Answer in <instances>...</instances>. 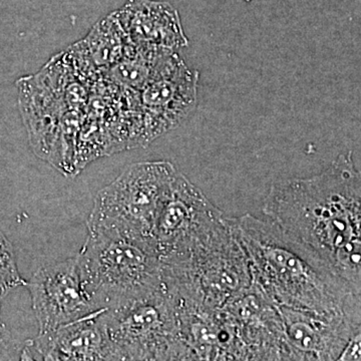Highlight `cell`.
Returning <instances> with one entry per match:
<instances>
[{
  "label": "cell",
  "mask_w": 361,
  "mask_h": 361,
  "mask_svg": "<svg viewBox=\"0 0 361 361\" xmlns=\"http://www.w3.org/2000/svg\"><path fill=\"white\" fill-rule=\"evenodd\" d=\"M317 262L361 293V178L351 152L322 174L271 187L263 207Z\"/></svg>",
  "instance_id": "obj_1"
},
{
  "label": "cell",
  "mask_w": 361,
  "mask_h": 361,
  "mask_svg": "<svg viewBox=\"0 0 361 361\" xmlns=\"http://www.w3.org/2000/svg\"><path fill=\"white\" fill-rule=\"evenodd\" d=\"M254 283L276 306L360 317L361 293L320 264L276 224L250 214L228 219Z\"/></svg>",
  "instance_id": "obj_2"
},
{
  "label": "cell",
  "mask_w": 361,
  "mask_h": 361,
  "mask_svg": "<svg viewBox=\"0 0 361 361\" xmlns=\"http://www.w3.org/2000/svg\"><path fill=\"white\" fill-rule=\"evenodd\" d=\"M75 257L97 308L109 307L163 284L160 257L153 244L144 240L89 232Z\"/></svg>",
  "instance_id": "obj_3"
},
{
  "label": "cell",
  "mask_w": 361,
  "mask_h": 361,
  "mask_svg": "<svg viewBox=\"0 0 361 361\" xmlns=\"http://www.w3.org/2000/svg\"><path fill=\"white\" fill-rule=\"evenodd\" d=\"M104 318L116 360H194L164 280L154 290L104 308Z\"/></svg>",
  "instance_id": "obj_4"
},
{
  "label": "cell",
  "mask_w": 361,
  "mask_h": 361,
  "mask_svg": "<svg viewBox=\"0 0 361 361\" xmlns=\"http://www.w3.org/2000/svg\"><path fill=\"white\" fill-rule=\"evenodd\" d=\"M177 171L166 161H141L126 168L97 194L87 231L125 235L154 245L157 218Z\"/></svg>",
  "instance_id": "obj_5"
},
{
  "label": "cell",
  "mask_w": 361,
  "mask_h": 361,
  "mask_svg": "<svg viewBox=\"0 0 361 361\" xmlns=\"http://www.w3.org/2000/svg\"><path fill=\"white\" fill-rule=\"evenodd\" d=\"M228 229L224 213L177 171L153 230L160 260L185 257L205 248Z\"/></svg>",
  "instance_id": "obj_6"
},
{
  "label": "cell",
  "mask_w": 361,
  "mask_h": 361,
  "mask_svg": "<svg viewBox=\"0 0 361 361\" xmlns=\"http://www.w3.org/2000/svg\"><path fill=\"white\" fill-rule=\"evenodd\" d=\"M198 71L190 70L177 51H169L139 92L149 142L184 122L198 97Z\"/></svg>",
  "instance_id": "obj_7"
},
{
  "label": "cell",
  "mask_w": 361,
  "mask_h": 361,
  "mask_svg": "<svg viewBox=\"0 0 361 361\" xmlns=\"http://www.w3.org/2000/svg\"><path fill=\"white\" fill-rule=\"evenodd\" d=\"M25 286L39 332L75 322L97 308L85 286L77 257L39 268Z\"/></svg>",
  "instance_id": "obj_8"
},
{
  "label": "cell",
  "mask_w": 361,
  "mask_h": 361,
  "mask_svg": "<svg viewBox=\"0 0 361 361\" xmlns=\"http://www.w3.org/2000/svg\"><path fill=\"white\" fill-rule=\"evenodd\" d=\"M292 360H337L360 332V317L276 306Z\"/></svg>",
  "instance_id": "obj_9"
},
{
  "label": "cell",
  "mask_w": 361,
  "mask_h": 361,
  "mask_svg": "<svg viewBox=\"0 0 361 361\" xmlns=\"http://www.w3.org/2000/svg\"><path fill=\"white\" fill-rule=\"evenodd\" d=\"M104 308L58 329L39 332L21 353V360H116L104 318Z\"/></svg>",
  "instance_id": "obj_10"
},
{
  "label": "cell",
  "mask_w": 361,
  "mask_h": 361,
  "mask_svg": "<svg viewBox=\"0 0 361 361\" xmlns=\"http://www.w3.org/2000/svg\"><path fill=\"white\" fill-rule=\"evenodd\" d=\"M114 13L135 45L177 51L189 44L179 13L167 2L128 0L125 6Z\"/></svg>",
  "instance_id": "obj_11"
},
{
  "label": "cell",
  "mask_w": 361,
  "mask_h": 361,
  "mask_svg": "<svg viewBox=\"0 0 361 361\" xmlns=\"http://www.w3.org/2000/svg\"><path fill=\"white\" fill-rule=\"evenodd\" d=\"M130 44L113 13L97 23L77 45L90 59V65L106 71L122 59Z\"/></svg>",
  "instance_id": "obj_12"
},
{
  "label": "cell",
  "mask_w": 361,
  "mask_h": 361,
  "mask_svg": "<svg viewBox=\"0 0 361 361\" xmlns=\"http://www.w3.org/2000/svg\"><path fill=\"white\" fill-rule=\"evenodd\" d=\"M16 265L13 245L0 231V298L18 286L25 285Z\"/></svg>",
  "instance_id": "obj_13"
},
{
  "label": "cell",
  "mask_w": 361,
  "mask_h": 361,
  "mask_svg": "<svg viewBox=\"0 0 361 361\" xmlns=\"http://www.w3.org/2000/svg\"><path fill=\"white\" fill-rule=\"evenodd\" d=\"M361 334L358 332L349 341L348 345L342 350L337 360H361Z\"/></svg>",
  "instance_id": "obj_14"
},
{
  "label": "cell",
  "mask_w": 361,
  "mask_h": 361,
  "mask_svg": "<svg viewBox=\"0 0 361 361\" xmlns=\"http://www.w3.org/2000/svg\"><path fill=\"white\" fill-rule=\"evenodd\" d=\"M4 339H6V329H4V325L2 324L1 320H0V346L2 345V341H4Z\"/></svg>",
  "instance_id": "obj_15"
}]
</instances>
